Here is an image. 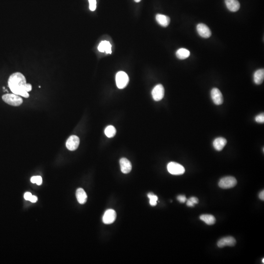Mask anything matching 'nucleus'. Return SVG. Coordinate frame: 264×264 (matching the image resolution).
<instances>
[{
    "instance_id": "13",
    "label": "nucleus",
    "mask_w": 264,
    "mask_h": 264,
    "mask_svg": "<svg viewBox=\"0 0 264 264\" xmlns=\"http://www.w3.org/2000/svg\"><path fill=\"white\" fill-rule=\"evenodd\" d=\"M226 143H227V141L226 138L222 137H219L215 139L213 143V145L214 148L217 151H220L222 150L224 147L226 145Z\"/></svg>"
},
{
    "instance_id": "12",
    "label": "nucleus",
    "mask_w": 264,
    "mask_h": 264,
    "mask_svg": "<svg viewBox=\"0 0 264 264\" xmlns=\"http://www.w3.org/2000/svg\"><path fill=\"white\" fill-rule=\"evenodd\" d=\"M120 166L122 172L124 174H128L131 172L132 166L131 163L126 158H122L120 160Z\"/></svg>"
},
{
    "instance_id": "18",
    "label": "nucleus",
    "mask_w": 264,
    "mask_h": 264,
    "mask_svg": "<svg viewBox=\"0 0 264 264\" xmlns=\"http://www.w3.org/2000/svg\"><path fill=\"white\" fill-rule=\"evenodd\" d=\"M254 82L256 84L260 85L263 83L264 79V69H259L254 72L253 76Z\"/></svg>"
},
{
    "instance_id": "30",
    "label": "nucleus",
    "mask_w": 264,
    "mask_h": 264,
    "mask_svg": "<svg viewBox=\"0 0 264 264\" xmlns=\"http://www.w3.org/2000/svg\"><path fill=\"white\" fill-rule=\"evenodd\" d=\"M37 200H38V199H37V197L36 196L32 195L29 200L30 202H31V203H36L37 201Z\"/></svg>"
},
{
    "instance_id": "2",
    "label": "nucleus",
    "mask_w": 264,
    "mask_h": 264,
    "mask_svg": "<svg viewBox=\"0 0 264 264\" xmlns=\"http://www.w3.org/2000/svg\"><path fill=\"white\" fill-rule=\"evenodd\" d=\"M2 100L5 102L13 106H18L23 103V99L18 95L7 94L2 96Z\"/></svg>"
},
{
    "instance_id": "8",
    "label": "nucleus",
    "mask_w": 264,
    "mask_h": 264,
    "mask_svg": "<svg viewBox=\"0 0 264 264\" xmlns=\"http://www.w3.org/2000/svg\"><path fill=\"white\" fill-rule=\"evenodd\" d=\"M211 97L213 101L216 105H221L224 102V98L221 92L217 88H214L211 92Z\"/></svg>"
},
{
    "instance_id": "6",
    "label": "nucleus",
    "mask_w": 264,
    "mask_h": 264,
    "mask_svg": "<svg viewBox=\"0 0 264 264\" xmlns=\"http://www.w3.org/2000/svg\"><path fill=\"white\" fill-rule=\"evenodd\" d=\"M152 95L155 101H159L163 98L164 95V89L161 84H158L154 87L152 91Z\"/></svg>"
},
{
    "instance_id": "35",
    "label": "nucleus",
    "mask_w": 264,
    "mask_h": 264,
    "mask_svg": "<svg viewBox=\"0 0 264 264\" xmlns=\"http://www.w3.org/2000/svg\"><path fill=\"white\" fill-rule=\"evenodd\" d=\"M262 263H263V264H264V258H263V260H262Z\"/></svg>"
},
{
    "instance_id": "7",
    "label": "nucleus",
    "mask_w": 264,
    "mask_h": 264,
    "mask_svg": "<svg viewBox=\"0 0 264 264\" xmlns=\"http://www.w3.org/2000/svg\"><path fill=\"white\" fill-rule=\"evenodd\" d=\"M80 139L77 136L72 135L68 138L66 142V147L70 151H75L79 145Z\"/></svg>"
},
{
    "instance_id": "31",
    "label": "nucleus",
    "mask_w": 264,
    "mask_h": 264,
    "mask_svg": "<svg viewBox=\"0 0 264 264\" xmlns=\"http://www.w3.org/2000/svg\"><path fill=\"white\" fill-rule=\"evenodd\" d=\"M259 197L262 200H264V191H262L260 193H259Z\"/></svg>"
},
{
    "instance_id": "3",
    "label": "nucleus",
    "mask_w": 264,
    "mask_h": 264,
    "mask_svg": "<svg viewBox=\"0 0 264 264\" xmlns=\"http://www.w3.org/2000/svg\"><path fill=\"white\" fill-rule=\"evenodd\" d=\"M116 81L118 88L122 89L127 86L129 81V78L127 73L121 71L116 73Z\"/></svg>"
},
{
    "instance_id": "34",
    "label": "nucleus",
    "mask_w": 264,
    "mask_h": 264,
    "mask_svg": "<svg viewBox=\"0 0 264 264\" xmlns=\"http://www.w3.org/2000/svg\"><path fill=\"white\" fill-rule=\"evenodd\" d=\"M134 1L137 2H140L141 0H134Z\"/></svg>"
},
{
    "instance_id": "23",
    "label": "nucleus",
    "mask_w": 264,
    "mask_h": 264,
    "mask_svg": "<svg viewBox=\"0 0 264 264\" xmlns=\"http://www.w3.org/2000/svg\"><path fill=\"white\" fill-rule=\"evenodd\" d=\"M90 5V9L91 11H94L97 8V1L96 0H89Z\"/></svg>"
},
{
    "instance_id": "19",
    "label": "nucleus",
    "mask_w": 264,
    "mask_h": 264,
    "mask_svg": "<svg viewBox=\"0 0 264 264\" xmlns=\"http://www.w3.org/2000/svg\"><path fill=\"white\" fill-rule=\"evenodd\" d=\"M200 218V220L205 222L208 225H214L216 222L215 217L212 215L204 214L201 215Z\"/></svg>"
},
{
    "instance_id": "4",
    "label": "nucleus",
    "mask_w": 264,
    "mask_h": 264,
    "mask_svg": "<svg viewBox=\"0 0 264 264\" xmlns=\"http://www.w3.org/2000/svg\"><path fill=\"white\" fill-rule=\"evenodd\" d=\"M236 178L232 176H227L222 178L219 182V187L222 189H229L233 188L237 185Z\"/></svg>"
},
{
    "instance_id": "33",
    "label": "nucleus",
    "mask_w": 264,
    "mask_h": 264,
    "mask_svg": "<svg viewBox=\"0 0 264 264\" xmlns=\"http://www.w3.org/2000/svg\"><path fill=\"white\" fill-rule=\"evenodd\" d=\"M31 182L33 183H36V176H33L31 179Z\"/></svg>"
},
{
    "instance_id": "20",
    "label": "nucleus",
    "mask_w": 264,
    "mask_h": 264,
    "mask_svg": "<svg viewBox=\"0 0 264 264\" xmlns=\"http://www.w3.org/2000/svg\"><path fill=\"white\" fill-rule=\"evenodd\" d=\"M190 54V51L185 48H181L178 49V50L176 52V56L180 59H185L187 58Z\"/></svg>"
},
{
    "instance_id": "16",
    "label": "nucleus",
    "mask_w": 264,
    "mask_h": 264,
    "mask_svg": "<svg viewBox=\"0 0 264 264\" xmlns=\"http://www.w3.org/2000/svg\"><path fill=\"white\" fill-rule=\"evenodd\" d=\"M76 197L78 203L80 204H84L87 202V195L84 190L81 188H78L76 192Z\"/></svg>"
},
{
    "instance_id": "9",
    "label": "nucleus",
    "mask_w": 264,
    "mask_h": 264,
    "mask_svg": "<svg viewBox=\"0 0 264 264\" xmlns=\"http://www.w3.org/2000/svg\"><path fill=\"white\" fill-rule=\"evenodd\" d=\"M116 213L113 209L106 210L102 218L103 222L105 224H112L116 219Z\"/></svg>"
},
{
    "instance_id": "21",
    "label": "nucleus",
    "mask_w": 264,
    "mask_h": 264,
    "mask_svg": "<svg viewBox=\"0 0 264 264\" xmlns=\"http://www.w3.org/2000/svg\"><path fill=\"white\" fill-rule=\"evenodd\" d=\"M104 132L107 137L109 138H111L116 135V131L114 126L109 125L106 128Z\"/></svg>"
},
{
    "instance_id": "11",
    "label": "nucleus",
    "mask_w": 264,
    "mask_h": 264,
    "mask_svg": "<svg viewBox=\"0 0 264 264\" xmlns=\"http://www.w3.org/2000/svg\"><path fill=\"white\" fill-rule=\"evenodd\" d=\"M197 30L200 35L203 38H209L211 35V31L210 29L204 24H198L197 25Z\"/></svg>"
},
{
    "instance_id": "32",
    "label": "nucleus",
    "mask_w": 264,
    "mask_h": 264,
    "mask_svg": "<svg viewBox=\"0 0 264 264\" xmlns=\"http://www.w3.org/2000/svg\"><path fill=\"white\" fill-rule=\"evenodd\" d=\"M186 205L189 207H193L194 206V204H193V203L189 199H188V200H187Z\"/></svg>"
},
{
    "instance_id": "14",
    "label": "nucleus",
    "mask_w": 264,
    "mask_h": 264,
    "mask_svg": "<svg viewBox=\"0 0 264 264\" xmlns=\"http://www.w3.org/2000/svg\"><path fill=\"white\" fill-rule=\"evenodd\" d=\"M227 9L232 12H236L240 7V4L238 0H225Z\"/></svg>"
},
{
    "instance_id": "10",
    "label": "nucleus",
    "mask_w": 264,
    "mask_h": 264,
    "mask_svg": "<svg viewBox=\"0 0 264 264\" xmlns=\"http://www.w3.org/2000/svg\"><path fill=\"white\" fill-rule=\"evenodd\" d=\"M236 244V241L234 237L231 236L224 237L220 239L217 243L218 247L221 248L226 246L233 247Z\"/></svg>"
},
{
    "instance_id": "25",
    "label": "nucleus",
    "mask_w": 264,
    "mask_h": 264,
    "mask_svg": "<svg viewBox=\"0 0 264 264\" xmlns=\"http://www.w3.org/2000/svg\"><path fill=\"white\" fill-rule=\"evenodd\" d=\"M178 200L181 203H184L187 200V199L185 195H179L177 197Z\"/></svg>"
},
{
    "instance_id": "1",
    "label": "nucleus",
    "mask_w": 264,
    "mask_h": 264,
    "mask_svg": "<svg viewBox=\"0 0 264 264\" xmlns=\"http://www.w3.org/2000/svg\"><path fill=\"white\" fill-rule=\"evenodd\" d=\"M26 84V78L20 72L13 73L9 77L8 84L12 93L24 97L28 98L29 94L24 88Z\"/></svg>"
},
{
    "instance_id": "27",
    "label": "nucleus",
    "mask_w": 264,
    "mask_h": 264,
    "mask_svg": "<svg viewBox=\"0 0 264 264\" xmlns=\"http://www.w3.org/2000/svg\"><path fill=\"white\" fill-rule=\"evenodd\" d=\"M32 195L30 192H26L24 195V198L26 200H29Z\"/></svg>"
},
{
    "instance_id": "24",
    "label": "nucleus",
    "mask_w": 264,
    "mask_h": 264,
    "mask_svg": "<svg viewBox=\"0 0 264 264\" xmlns=\"http://www.w3.org/2000/svg\"><path fill=\"white\" fill-rule=\"evenodd\" d=\"M255 120L258 123H264V113H262L260 115H258L256 116L255 118Z\"/></svg>"
},
{
    "instance_id": "28",
    "label": "nucleus",
    "mask_w": 264,
    "mask_h": 264,
    "mask_svg": "<svg viewBox=\"0 0 264 264\" xmlns=\"http://www.w3.org/2000/svg\"><path fill=\"white\" fill-rule=\"evenodd\" d=\"M189 200H190L194 204H197L199 203V200L196 197H192L190 198Z\"/></svg>"
},
{
    "instance_id": "26",
    "label": "nucleus",
    "mask_w": 264,
    "mask_h": 264,
    "mask_svg": "<svg viewBox=\"0 0 264 264\" xmlns=\"http://www.w3.org/2000/svg\"><path fill=\"white\" fill-rule=\"evenodd\" d=\"M42 183V178L40 176H36V183L38 185H41Z\"/></svg>"
},
{
    "instance_id": "22",
    "label": "nucleus",
    "mask_w": 264,
    "mask_h": 264,
    "mask_svg": "<svg viewBox=\"0 0 264 264\" xmlns=\"http://www.w3.org/2000/svg\"><path fill=\"white\" fill-rule=\"evenodd\" d=\"M148 197L150 199V204L152 206H156L157 204V200L158 198L156 195H154L153 193H150L148 194Z\"/></svg>"
},
{
    "instance_id": "17",
    "label": "nucleus",
    "mask_w": 264,
    "mask_h": 264,
    "mask_svg": "<svg viewBox=\"0 0 264 264\" xmlns=\"http://www.w3.org/2000/svg\"><path fill=\"white\" fill-rule=\"evenodd\" d=\"M156 21L160 26L163 27H167L170 22V19L168 16L164 15L158 14L156 17Z\"/></svg>"
},
{
    "instance_id": "15",
    "label": "nucleus",
    "mask_w": 264,
    "mask_h": 264,
    "mask_svg": "<svg viewBox=\"0 0 264 264\" xmlns=\"http://www.w3.org/2000/svg\"><path fill=\"white\" fill-rule=\"evenodd\" d=\"M98 50L101 53L105 52L107 54H111V44L107 41H102L98 46Z\"/></svg>"
},
{
    "instance_id": "5",
    "label": "nucleus",
    "mask_w": 264,
    "mask_h": 264,
    "mask_svg": "<svg viewBox=\"0 0 264 264\" xmlns=\"http://www.w3.org/2000/svg\"><path fill=\"white\" fill-rule=\"evenodd\" d=\"M167 170L169 172L174 175H182L185 172L184 167L175 162H170L168 164Z\"/></svg>"
},
{
    "instance_id": "29",
    "label": "nucleus",
    "mask_w": 264,
    "mask_h": 264,
    "mask_svg": "<svg viewBox=\"0 0 264 264\" xmlns=\"http://www.w3.org/2000/svg\"><path fill=\"white\" fill-rule=\"evenodd\" d=\"M24 89H25V90H26V91H27V92H30V91H31L32 90L31 85L30 84H27V83L26 86H25Z\"/></svg>"
}]
</instances>
